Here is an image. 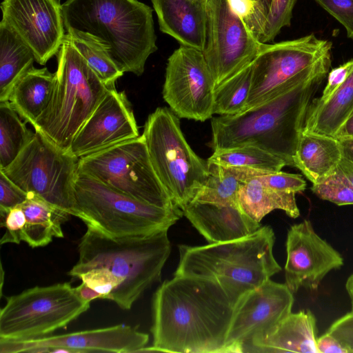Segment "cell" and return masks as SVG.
Returning <instances> with one entry per match:
<instances>
[{
  "mask_svg": "<svg viewBox=\"0 0 353 353\" xmlns=\"http://www.w3.org/2000/svg\"><path fill=\"white\" fill-rule=\"evenodd\" d=\"M234 305L214 279L174 276L153 296V344L139 352H225Z\"/></svg>",
  "mask_w": 353,
  "mask_h": 353,
  "instance_id": "cell-1",
  "label": "cell"
},
{
  "mask_svg": "<svg viewBox=\"0 0 353 353\" xmlns=\"http://www.w3.org/2000/svg\"><path fill=\"white\" fill-rule=\"evenodd\" d=\"M152 9L138 0H66V34L102 50L122 72L141 76L158 49Z\"/></svg>",
  "mask_w": 353,
  "mask_h": 353,
  "instance_id": "cell-2",
  "label": "cell"
},
{
  "mask_svg": "<svg viewBox=\"0 0 353 353\" xmlns=\"http://www.w3.org/2000/svg\"><path fill=\"white\" fill-rule=\"evenodd\" d=\"M326 74L291 85L262 104L211 119L213 150L251 145L294 166V156L311 100Z\"/></svg>",
  "mask_w": 353,
  "mask_h": 353,
  "instance_id": "cell-3",
  "label": "cell"
},
{
  "mask_svg": "<svg viewBox=\"0 0 353 353\" xmlns=\"http://www.w3.org/2000/svg\"><path fill=\"white\" fill-rule=\"evenodd\" d=\"M168 229L132 238L109 237L87 227L78 245L79 259L68 272L77 277L96 268L108 269L121 280V285L108 298L124 310L161 279L171 245Z\"/></svg>",
  "mask_w": 353,
  "mask_h": 353,
  "instance_id": "cell-4",
  "label": "cell"
},
{
  "mask_svg": "<svg viewBox=\"0 0 353 353\" xmlns=\"http://www.w3.org/2000/svg\"><path fill=\"white\" fill-rule=\"evenodd\" d=\"M274 232L269 225L233 241L205 245L179 246V262L174 276L215 280L234 305L281 270L273 254Z\"/></svg>",
  "mask_w": 353,
  "mask_h": 353,
  "instance_id": "cell-5",
  "label": "cell"
},
{
  "mask_svg": "<svg viewBox=\"0 0 353 353\" xmlns=\"http://www.w3.org/2000/svg\"><path fill=\"white\" fill-rule=\"evenodd\" d=\"M48 105L33 126L62 149L69 150L76 134L108 88L90 67L65 34Z\"/></svg>",
  "mask_w": 353,
  "mask_h": 353,
  "instance_id": "cell-6",
  "label": "cell"
},
{
  "mask_svg": "<svg viewBox=\"0 0 353 353\" xmlns=\"http://www.w3.org/2000/svg\"><path fill=\"white\" fill-rule=\"evenodd\" d=\"M76 216L86 225L115 239L146 236L169 229L183 215L179 207L143 203L78 171L74 185Z\"/></svg>",
  "mask_w": 353,
  "mask_h": 353,
  "instance_id": "cell-7",
  "label": "cell"
},
{
  "mask_svg": "<svg viewBox=\"0 0 353 353\" xmlns=\"http://www.w3.org/2000/svg\"><path fill=\"white\" fill-rule=\"evenodd\" d=\"M142 136L156 174L172 201L183 209L205 183L208 162L188 143L179 117L170 108H157L151 113Z\"/></svg>",
  "mask_w": 353,
  "mask_h": 353,
  "instance_id": "cell-8",
  "label": "cell"
},
{
  "mask_svg": "<svg viewBox=\"0 0 353 353\" xmlns=\"http://www.w3.org/2000/svg\"><path fill=\"white\" fill-rule=\"evenodd\" d=\"M332 47V42L314 34L273 44L262 43L253 60L251 88L243 111L262 104L291 85L327 74Z\"/></svg>",
  "mask_w": 353,
  "mask_h": 353,
  "instance_id": "cell-9",
  "label": "cell"
},
{
  "mask_svg": "<svg viewBox=\"0 0 353 353\" xmlns=\"http://www.w3.org/2000/svg\"><path fill=\"white\" fill-rule=\"evenodd\" d=\"M79 159L35 130L17 158L0 170L28 196L39 197L75 216L74 185Z\"/></svg>",
  "mask_w": 353,
  "mask_h": 353,
  "instance_id": "cell-10",
  "label": "cell"
},
{
  "mask_svg": "<svg viewBox=\"0 0 353 353\" xmlns=\"http://www.w3.org/2000/svg\"><path fill=\"white\" fill-rule=\"evenodd\" d=\"M70 283L35 286L6 297L0 310V339L48 336L66 327L90 308Z\"/></svg>",
  "mask_w": 353,
  "mask_h": 353,
  "instance_id": "cell-11",
  "label": "cell"
},
{
  "mask_svg": "<svg viewBox=\"0 0 353 353\" xmlns=\"http://www.w3.org/2000/svg\"><path fill=\"white\" fill-rule=\"evenodd\" d=\"M78 171L143 203L178 207L156 174L142 135L80 158Z\"/></svg>",
  "mask_w": 353,
  "mask_h": 353,
  "instance_id": "cell-12",
  "label": "cell"
},
{
  "mask_svg": "<svg viewBox=\"0 0 353 353\" xmlns=\"http://www.w3.org/2000/svg\"><path fill=\"white\" fill-rule=\"evenodd\" d=\"M261 44L233 12L228 0H206L205 40L202 52L215 89L250 63Z\"/></svg>",
  "mask_w": 353,
  "mask_h": 353,
  "instance_id": "cell-13",
  "label": "cell"
},
{
  "mask_svg": "<svg viewBox=\"0 0 353 353\" xmlns=\"http://www.w3.org/2000/svg\"><path fill=\"white\" fill-rule=\"evenodd\" d=\"M215 83L201 50L181 46L168 59L163 98L179 118L205 121L214 114Z\"/></svg>",
  "mask_w": 353,
  "mask_h": 353,
  "instance_id": "cell-14",
  "label": "cell"
},
{
  "mask_svg": "<svg viewBox=\"0 0 353 353\" xmlns=\"http://www.w3.org/2000/svg\"><path fill=\"white\" fill-rule=\"evenodd\" d=\"M148 334L126 325L74 332L24 340L0 339V353L139 352Z\"/></svg>",
  "mask_w": 353,
  "mask_h": 353,
  "instance_id": "cell-15",
  "label": "cell"
},
{
  "mask_svg": "<svg viewBox=\"0 0 353 353\" xmlns=\"http://www.w3.org/2000/svg\"><path fill=\"white\" fill-rule=\"evenodd\" d=\"M294 301L285 283L270 279L243 296L234 305L225 352H242L245 344L286 318L292 312Z\"/></svg>",
  "mask_w": 353,
  "mask_h": 353,
  "instance_id": "cell-16",
  "label": "cell"
},
{
  "mask_svg": "<svg viewBox=\"0 0 353 353\" xmlns=\"http://www.w3.org/2000/svg\"><path fill=\"white\" fill-rule=\"evenodd\" d=\"M2 19L30 48L36 61L45 65L57 54L63 37L59 0H3Z\"/></svg>",
  "mask_w": 353,
  "mask_h": 353,
  "instance_id": "cell-17",
  "label": "cell"
},
{
  "mask_svg": "<svg viewBox=\"0 0 353 353\" xmlns=\"http://www.w3.org/2000/svg\"><path fill=\"white\" fill-rule=\"evenodd\" d=\"M285 245V283L293 294L301 288L317 290L330 272L344 263L341 254L315 232L308 220L290 227Z\"/></svg>",
  "mask_w": 353,
  "mask_h": 353,
  "instance_id": "cell-18",
  "label": "cell"
},
{
  "mask_svg": "<svg viewBox=\"0 0 353 353\" xmlns=\"http://www.w3.org/2000/svg\"><path fill=\"white\" fill-rule=\"evenodd\" d=\"M139 136L132 107L125 92L110 87L76 134L69 151L80 159Z\"/></svg>",
  "mask_w": 353,
  "mask_h": 353,
  "instance_id": "cell-19",
  "label": "cell"
},
{
  "mask_svg": "<svg viewBox=\"0 0 353 353\" xmlns=\"http://www.w3.org/2000/svg\"><path fill=\"white\" fill-rule=\"evenodd\" d=\"M182 211L209 243L239 239L261 227L236 204L193 201Z\"/></svg>",
  "mask_w": 353,
  "mask_h": 353,
  "instance_id": "cell-20",
  "label": "cell"
},
{
  "mask_svg": "<svg viewBox=\"0 0 353 353\" xmlns=\"http://www.w3.org/2000/svg\"><path fill=\"white\" fill-rule=\"evenodd\" d=\"M316 318L310 310L290 313L268 332L254 338L242 352L319 353Z\"/></svg>",
  "mask_w": 353,
  "mask_h": 353,
  "instance_id": "cell-21",
  "label": "cell"
},
{
  "mask_svg": "<svg viewBox=\"0 0 353 353\" xmlns=\"http://www.w3.org/2000/svg\"><path fill=\"white\" fill-rule=\"evenodd\" d=\"M160 30L181 46L203 50L206 0H151Z\"/></svg>",
  "mask_w": 353,
  "mask_h": 353,
  "instance_id": "cell-22",
  "label": "cell"
},
{
  "mask_svg": "<svg viewBox=\"0 0 353 353\" xmlns=\"http://www.w3.org/2000/svg\"><path fill=\"white\" fill-rule=\"evenodd\" d=\"M343 157L336 138L303 131L293 160L294 166L316 184L335 170Z\"/></svg>",
  "mask_w": 353,
  "mask_h": 353,
  "instance_id": "cell-23",
  "label": "cell"
},
{
  "mask_svg": "<svg viewBox=\"0 0 353 353\" xmlns=\"http://www.w3.org/2000/svg\"><path fill=\"white\" fill-rule=\"evenodd\" d=\"M55 81V72L33 67L13 86L9 101L19 115L34 125L47 108Z\"/></svg>",
  "mask_w": 353,
  "mask_h": 353,
  "instance_id": "cell-24",
  "label": "cell"
},
{
  "mask_svg": "<svg viewBox=\"0 0 353 353\" xmlns=\"http://www.w3.org/2000/svg\"><path fill=\"white\" fill-rule=\"evenodd\" d=\"M353 113V71L324 102L310 105L303 132L335 137Z\"/></svg>",
  "mask_w": 353,
  "mask_h": 353,
  "instance_id": "cell-25",
  "label": "cell"
},
{
  "mask_svg": "<svg viewBox=\"0 0 353 353\" xmlns=\"http://www.w3.org/2000/svg\"><path fill=\"white\" fill-rule=\"evenodd\" d=\"M296 193L271 189L259 176L249 178L240 187L238 203L241 210L256 222L274 210H283L291 218L300 215Z\"/></svg>",
  "mask_w": 353,
  "mask_h": 353,
  "instance_id": "cell-26",
  "label": "cell"
},
{
  "mask_svg": "<svg viewBox=\"0 0 353 353\" xmlns=\"http://www.w3.org/2000/svg\"><path fill=\"white\" fill-rule=\"evenodd\" d=\"M19 206L26 219L22 241L30 247L46 246L53 238L63 237L61 225L68 219L70 214L35 196H29Z\"/></svg>",
  "mask_w": 353,
  "mask_h": 353,
  "instance_id": "cell-27",
  "label": "cell"
},
{
  "mask_svg": "<svg viewBox=\"0 0 353 353\" xmlns=\"http://www.w3.org/2000/svg\"><path fill=\"white\" fill-rule=\"evenodd\" d=\"M0 101L9 100L16 82L34 67L30 48L5 22H0Z\"/></svg>",
  "mask_w": 353,
  "mask_h": 353,
  "instance_id": "cell-28",
  "label": "cell"
},
{
  "mask_svg": "<svg viewBox=\"0 0 353 353\" xmlns=\"http://www.w3.org/2000/svg\"><path fill=\"white\" fill-rule=\"evenodd\" d=\"M208 164V177L193 201L239 205L241 185L249 178L269 173L247 168Z\"/></svg>",
  "mask_w": 353,
  "mask_h": 353,
  "instance_id": "cell-29",
  "label": "cell"
},
{
  "mask_svg": "<svg viewBox=\"0 0 353 353\" xmlns=\"http://www.w3.org/2000/svg\"><path fill=\"white\" fill-rule=\"evenodd\" d=\"M207 162L222 166L247 168L268 172H279L287 165L282 159L251 145L214 150Z\"/></svg>",
  "mask_w": 353,
  "mask_h": 353,
  "instance_id": "cell-30",
  "label": "cell"
},
{
  "mask_svg": "<svg viewBox=\"0 0 353 353\" xmlns=\"http://www.w3.org/2000/svg\"><path fill=\"white\" fill-rule=\"evenodd\" d=\"M20 117L9 101H0V169L8 166L34 137Z\"/></svg>",
  "mask_w": 353,
  "mask_h": 353,
  "instance_id": "cell-31",
  "label": "cell"
},
{
  "mask_svg": "<svg viewBox=\"0 0 353 353\" xmlns=\"http://www.w3.org/2000/svg\"><path fill=\"white\" fill-rule=\"evenodd\" d=\"M253 61L214 90V114L234 115L242 112L249 97Z\"/></svg>",
  "mask_w": 353,
  "mask_h": 353,
  "instance_id": "cell-32",
  "label": "cell"
},
{
  "mask_svg": "<svg viewBox=\"0 0 353 353\" xmlns=\"http://www.w3.org/2000/svg\"><path fill=\"white\" fill-rule=\"evenodd\" d=\"M70 37L73 45L102 82L108 88L114 87L115 82L123 76V72L117 68L102 50L83 40Z\"/></svg>",
  "mask_w": 353,
  "mask_h": 353,
  "instance_id": "cell-33",
  "label": "cell"
},
{
  "mask_svg": "<svg viewBox=\"0 0 353 353\" xmlns=\"http://www.w3.org/2000/svg\"><path fill=\"white\" fill-rule=\"evenodd\" d=\"M311 189L323 200L338 205H353V187L339 165L323 181L313 184Z\"/></svg>",
  "mask_w": 353,
  "mask_h": 353,
  "instance_id": "cell-34",
  "label": "cell"
},
{
  "mask_svg": "<svg viewBox=\"0 0 353 353\" xmlns=\"http://www.w3.org/2000/svg\"><path fill=\"white\" fill-rule=\"evenodd\" d=\"M233 12L241 19L252 34L260 41L269 12L254 0H228Z\"/></svg>",
  "mask_w": 353,
  "mask_h": 353,
  "instance_id": "cell-35",
  "label": "cell"
},
{
  "mask_svg": "<svg viewBox=\"0 0 353 353\" xmlns=\"http://www.w3.org/2000/svg\"><path fill=\"white\" fill-rule=\"evenodd\" d=\"M297 0H272L267 23L260 39L261 43L272 41L284 27L291 24L292 10Z\"/></svg>",
  "mask_w": 353,
  "mask_h": 353,
  "instance_id": "cell-36",
  "label": "cell"
},
{
  "mask_svg": "<svg viewBox=\"0 0 353 353\" xmlns=\"http://www.w3.org/2000/svg\"><path fill=\"white\" fill-rule=\"evenodd\" d=\"M77 278L100 294L102 299H108V296L121 285V280L104 268L90 269L80 274Z\"/></svg>",
  "mask_w": 353,
  "mask_h": 353,
  "instance_id": "cell-37",
  "label": "cell"
},
{
  "mask_svg": "<svg viewBox=\"0 0 353 353\" xmlns=\"http://www.w3.org/2000/svg\"><path fill=\"white\" fill-rule=\"evenodd\" d=\"M259 178L263 185L277 191L297 193L303 191L306 187V182L301 175L281 171L269 172L259 176Z\"/></svg>",
  "mask_w": 353,
  "mask_h": 353,
  "instance_id": "cell-38",
  "label": "cell"
},
{
  "mask_svg": "<svg viewBox=\"0 0 353 353\" xmlns=\"http://www.w3.org/2000/svg\"><path fill=\"white\" fill-rule=\"evenodd\" d=\"M0 222L1 227L5 228V233L0 240L1 245L8 243L19 244L22 241V232L26 219L20 206L11 209L5 215H1Z\"/></svg>",
  "mask_w": 353,
  "mask_h": 353,
  "instance_id": "cell-39",
  "label": "cell"
},
{
  "mask_svg": "<svg viewBox=\"0 0 353 353\" xmlns=\"http://www.w3.org/2000/svg\"><path fill=\"white\" fill-rule=\"evenodd\" d=\"M0 216L19 206L28 198V194L13 183L0 170Z\"/></svg>",
  "mask_w": 353,
  "mask_h": 353,
  "instance_id": "cell-40",
  "label": "cell"
},
{
  "mask_svg": "<svg viewBox=\"0 0 353 353\" xmlns=\"http://www.w3.org/2000/svg\"><path fill=\"white\" fill-rule=\"evenodd\" d=\"M346 30L349 38L353 39V0H314Z\"/></svg>",
  "mask_w": 353,
  "mask_h": 353,
  "instance_id": "cell-41",
  "label": "cell"
},
{
  "mask_svg": "<svg viewBox=\"0 0 353 353\" xmlns=\"http://www.w3.org/2000/svg\"><path fill=\"white\" fill-rule=\"evenodd\" d=\"M327 332L334 336L349 352H353V312L336 319Z\"/></svg>",
  "mask_w": 353,
  "mask_h": 353,
  "instance_id": "cell-42",
  "label": "cell"
},
{
  "mask_svg": "<svg viewBox=\"0 0 353 353\" xmlns=\"http://www.w3.org/2000/svg\"><path fill=\"white\" fill-rule=\"evenodd\" d=\"M353 71V59L335 68L329 73L327 83L321 97L312 102L311 105H317L327 100L334 91L346 80Z\"/></svg>",
  "mask_w": 353,
  "mask_h": 353,
  "instance_id": "cell-43",
  "label": "cell"
},
{
  "mask_svg": "<svg viewBox=\"0 0 353 353\" xmlns=\"http://www.w3.org/2000/svg\"><path fill=\"white\" fill-rule=\"evenodd\" d=\"M316 346L319 353H350L334 336L327 332L317 339Z\"/></svg>",
  "mask_w": 353,
  "mask_h": 353,
  "instance_id": "cell-44",
  "label": "cell"
},
{
  "mask_svg": "<svg viewBox=\"0 0 353 353\" xmlns=\"http://www.w3.org/2000/svg\"><path fill=\"white\" fill-rule=\"evenodd\" d=\"M74 288L78 296L84 301L90 303L93 300L102 299L100 294L96 292L82 282L79 286L74 287Z\"/></svg>",
  "mask_w": 353,
  "mask_h": 353,
  "instance_id": "cell-45",
  "label": "cell"
},
{
  "mask_svg": "<svg viewBox=\"0 0 353 353\" xmlns=\"http://www.w3.org/2000/svg\"><path fill=\"white\" fill-rule=\"evenodd\" d=\"M335 138H353V113L343 123L336 134Z\"/></svg>",
  "mask_w": 353,
  "mask_h": 353,
  "instance_id": "cell-46",
  "label": "cell"
},
{
  "mask_svg": "<svg viewBox=\"0 0 353 353\" xmlns=\"http://www.w3.org/2000/svg\"><path fill=\"white\" fill-rule=\"evenodd\" d=\"M341 145L343 156L353 163V138L337 139Z\"/></svg>",
  "mask_w": 353,
  "mask_h": 353,
  "instance_id": "cell-47",
  "label": "cell"
},
{
  "mask_svg": "<svg viewBox=\"0 0 353 353\" xmlns=\"http://www.w3.org/2000/svg\"><path fill=\"white\" fill-rule=\"evenodd\" d=\"M339 167L353 187V163L343 157Z\"/></svg>",
  "mask_w": 353,
  "mask_h": 353,
  "instance_id": "cell-48",
  "label": "cell"
},
{
  "mask_svg": "<svg viewBox=\"0 0 353 353\" xmlns=\"http://www.w3.org/2000/svg\"><path fill=\"white\" fill-rule=\"evenodd\" d=\"M345 289L350 299L351 311L353 312V273L347 279Z\"/></svg>",
  "mask_w": 353,
  "mask_h": 353,
  "instance_id": "cell-49",
  "label": "cell"
},
{
  "mask_svg": "<svg viewBox=\"0 0 353 353\" xmlns=\"http://www.w3.org/2000/svg\"><path fill=\"white\" fill-rule=\"evenodd\" d=\"M254 1H256L259 2L261 4H262L263 6L265 8V10L270 12L272 0H254Z\"/></svg>",
  "mask_w": 353,
  "mask_h": 353,
  "instance_id": "cell-50",
  "label": "cell"
}]
</instances>
